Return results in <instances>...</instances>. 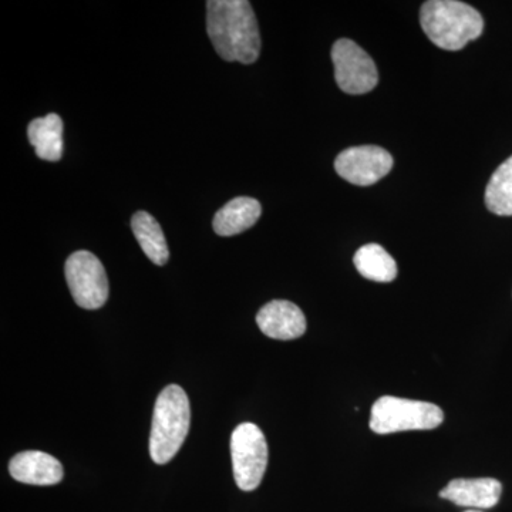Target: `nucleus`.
Here are the masks:
<instances>
[{
	"label": "nucleus",
	"instance_id": "nucleus-4",
	"mask_svg": "<svg viewBox=\"0 0 512 512\" xmlns=\"http://www.w3.org/2000/svg\"><path fill=\"white\" fill-rule=\"evenodd\" d=\"M443 420V410L436 404L383 396L373 404L370 429L376 434L434 430Z\"/></svg>",
	"mask_w": 512,
	"mask_h": 512
},
{
	"label": "nucleus",
	"instance_id": "nucleus-11",
	"mask_svg": "<svg viewBox=\"0 0 512 512\" xmlns=\"http://www.w3.org/2000/svg\"><path fill=\"white\" fill-rule=\"evenodd\" d=\"M10 476L29 485H56L63 480V466L43 451H23L9 463Z\"/></svg>",
	"mask_w": 512,
	"mask_h": 512
},
{
	"label": "nucleus",
	"instance_id": "nucleus-16",
	"mask_svg": "<svg viewBox=\"0 0 512 512\" xmlns=\"http://www.w3.org/2000/svg\"><path fill=\"white\" fill-rule=\"evenodd\" d=\"M488 211L500 217H512V156L495 170L485 188Z\"/></svg>",
	"mask_w": 512,
	"mask_h": 512
},
{
	"label": "nucleus",
	"instance_id": "nucleus-7",
	"mask_svg": "<svg viewBox=\"0 0 512 512\" xmlns=\"http://www.w3.org/2000/svg\"><path fill=\"white\" fill-rule=\"evenodd\" d=\"M332 62L335 80L342 92L366 94L379 82V72L372 57L353 40H336L332 47Z\"/></svg>",
	"mask_w": 512,
	"mask_h": 512
},
{
	"label": "nucleus",
	"instance_id": "nucleus-6",
	"mask_svg": "<svg viewBox=\"0 0 512 512\" xmlns=\"http://www.w3.org/2000/svg\"><path fill=\"white\" fill-rule=\"evenodd\" d=\"M66 281L74 302L87 311L99 309L109 299V279L100 259L89 251H77L66 261Z\"/></svg>",
	"mask_w": 512,
	"mask_h": 512
},
{
	"label": "nucleus",
	"instance_id": "nucleus-8",
	"mask_svg": "<svg viewBox=\"0 0 512 512\" xmlns=\"http://www.w3.org/2000/svg\"><path fill=\"white\" fill-rule=\"evenodd\" d=\"M393 157L377 146L350 147L335 160L336 173L353 185L369 187L392 171Z\"/></svg>",
	"mask_w": 512,
	"mask_h": 512
},
{
	"label": "nucleus",
	"instance_id": "nucleus-12",
	"mask_svg": "<svg viewBox=\"0 0 512 512\" xmlns=\"http://www.w3.org/2000/svg\"><path fill=\"white\" fill-rule=\"evenodd\" d=\"M261 214L262 207L258 200L251 197H237L215 214L212 227L215 234L220 237H234L254 227Z\"/></svg>",
	"mask_w": 512,
	"mask_h": 512
},
{
	"label": "nucleus",
	"instance_id": "nucleus-1",
	"mask_svg": "<svg viewBox=\"0 0 512 512\" xmlns=\"http://www.w3.org/2000/svg\"><path fill=\"white\" fill-rule=\"evenodd\" d=\"M207 32L215 52L225 62L252 64L261 53V35L248 0L207 2Z\"/></svg>",
	"mask_w": 512,
	"mask_h": 512
},
{
	"label": "nucleus",
	"instance_id": "nucleus-14",
	"mask_svg": "<svg viewBox=\"0 0 512 512\" xmlns=\"http://www.w3.org/2000/svg\"><path fill=\"white\" fill-rule=\"evenodd\" d=\"M131 229L144 254L153 264L158 266L167 264L170 258L167 241H165L163 229L153 215L148 214L147 211L136 212L131 218Z\"/></svg>",
	"mask_w": 512,
	"mask_h": 512
},
{
	"label": "nucleus",
	"instance_id": "nucleus-13",
	"mask_svg": "<svg viewBox=\"0 0 512 512\" xmlns=\"http://www.w3.org/2000/svg\"><path fill=\"white\" fill-rule=\"evenodd\" d=\"M28 137L40 160L56 163L62 158L63 120L59 114L50 113L33 120L28 127Z\"/></svg>",
	"mask_w": 512,
	"mask_h": 512
},
{
	"label": "nucleus",
	"instance_id": "nucleus-5",
	"mask_svg": "<svg viewBox=\"0 0 512 512\" xmlns=\"http://www.w3.org/2000/svg\"><path fill=\"white\" fill-rule=\"evenodd\" d=\"M232 468L242 491H254L261 484L268 467V444L255 424L242 423L231 436Z\"/></svg>",
	"mask_w": 512,
	"mask_h": 512
},
{
	"label": "nucleus",
	"instance_id": "nucleus-17",
	"mask_svg": "<svg viewBox=\"0 0 512 512\" xmlns=\"http://www.w3.org/2000/svg\"><path fill=\"white\" fill-rule=\"evenodd\" d=\"M464 512H481V511H477V510H468V511H464Z\"/></svg>",
	"mask_w": 512,
	"mask_h": 512
},
{
	"label": "nucleus",
	"instance_id": "nucleus-2",
	"mask_svg": "<svg viewBox=\"0 0 512 512\" xmlns=\"http://www.w3.org/2000/svg\"><path fill=\"white\" fill-rule=\"evenodd\" d=\"M420 25L440 49L457 52L483 35L481 13L457 0H429L420 9Z\"/></svg>",
	"mask_w": 512,
	"mask_h": 512
},
{
	"label": "nucleus",
	"instance_id": "nucleus-15",
	"mask_svg": "<svg viewBox=\"0 0 512 512\" xmlns=\"http://www.w3.org/2000/svg\"><path fill=\"white\" fill-rule=\"evenodd\" d=\"M357 272L375 282H392L397 276V264L392 255L377 244L363 245L353 258Z\"/></svg>",
	"mask_w": 512,
	"mask_h": 512
},
{
	"label": "nucleus",
	"instance_id": "nucleus-9",
	"mask_svg": "<svg viewBox=\"0 0 512 512\" xmlns=\"http://www.w3.org/2000/svg\"><path fill=\"white\" fill-rule=\"evenodd\" d=\"M259 329L268 338L293 340L306 332V318L295 303L272 301L262 306L256 315Z\"/></svg>",
	"mask_w": 512,
	"mask_h": 512
},
{
	"label": "nucleus",
	"instance_id": "nucleus-10",
	"mask_svg": "<svg viewBox=\"0 0 512 512\" xmlns=\"http://www.w3.org/2000/svg\"><path fill=\"white\" fill-rule=\"evenodd\" d=\"M503 485L494 478H457L440 491V497L460 507L488 510L500 501Z\"/></svg>",
	"mask_w": 512,
	"mask_h": 512
},
{
	"label": "nucleus",
	"instance_id": "nucleus-3",
	"mask_svg": "<svg viewBox=\"0 0 512 512\" xmlns=\"http://www.w3.org/2000/svg\"><path fill=\"white\" fill-rule=\"evenodd\" d=\"M191 409L187 394L177 384L165 387L154 407L150 456L154 463H170L190 431Z\"/></svg>",
	"mask_w": 512,
	"mask_h": 512
}]
</instances>
